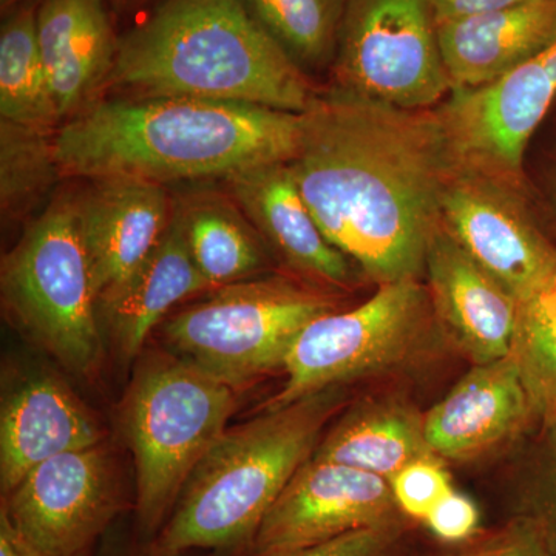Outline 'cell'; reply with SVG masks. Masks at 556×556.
Returning <instances> with one entry per match:
<instances>
[{"label": "cell", "instance_id": "cell-34", "mask_svg": "<svg viewBox=\"0 0 556 556\" xmlns=\"http://www.w3.org/2000/svg\"><path fill=\"white\" fill-rule=\"evenodd\" d=\"M0 556H46L33 546L0 508Z\"/></svg>", "mask_w": 556, "mask_h": 556}, {"label": "cell", "instance_id": "cell-30", "mask_svg": "<svg viewBox=\"0 0 556 556\" xmlns=\"http://www.w3.org/2000/svg\"><path fill=\"white\" fill-rule=\"evenodd\" d=\"M463 556H552V551L543 526L527 517L515 519Z\"/></svg>", "mask_w": 556, "mask_h": 556}, {"label": "cell", "instance_id": "cell-12", "mask_svg": "<svg viewBox=\"0 0 556 556\" xmlns=\"http://www.w3.org/2000/svg\"><path fill=\"white\" fill-rule=\"evenodd\" d=\"M518 189L457 161L439 201L444 228L517 300L556 258V249L533 225Z\"/></svg>", "mask_w": 556, "mask_h": 556}, {"label": "cell", "instance_id": "cell-35", "mask_svg": "<svg viewBox=\"0 0 556 556\" xmlns=\"http://www.w3.org/2000/svg\"><path fill=\"white\" fill-rule=\"evenodd\" d=\"M139 536V535H138ZM197 551L192 552H164L155 546V543L139 536L138 544L130 547L118 548V546H110L102 556H193Z\"/></svg>", "mask_w": 556, "mask_h": 556}, {"label": "cell", "instance_id": "cell-25", "mask_svg": "<svg viewBox=\"0 0 556 556\" xmlns=\"http://www.w3.org/2000/svg\"><path fill=\"white\" fill-rule=\"evenodd\" d=\"M306 75L331 70L348 0H239Z\"/></svg>", "mask_w": 556, "mask_h": 556}, {"label": "cell", "instance_id": "cell-15", "mask_svg": "<svg viewBox=\"0 0 556 556\" xmlns=\"http://www.w3.org/2000/svg\"><path fill=\"white\" fill-rule=\"evenodd\" d=\"M225 181L233 203L288 268L317 287H353V262L321 232L289 163L251 167Z\"/></svg>", "mask_w": 556, "mask_h": 556}, {"label": "cell", "instance_id": "cell-17", "mask_svg": "<svg viewBox=\"0 0 556 556\" xmlns=\"http://www.w3.org/2000/svg\"><path fill=\"white\" fill-rule=\"evenodd\" d=\"M36 30L62 124L100 101L121 35L109 0H40Z\"/></svg>", "mask_w": 556, "mask_h": 556}, {"label": "cell", "instance_id": "cell-33", "mask_svg": "<svg viewBox=\"0 0 556 556\" xmlns=\"http://www.w3.org/2000/svg\"><path fill=\"white\" fill-rule=\"evenodd\" d=\"M526 2H532V0H433L438 25Z\"/></svg>", "mask_w": 556, "mask_h": 556}, {"label": "cell", "instance_id": "cell-29", "mask_svg": "<svg viewBox=\"0 0 556 556\" xmlns=\"http://www.w3.org/2000/svg\"><path fill=\"white\" fill-rule=\"evenodd\" d=\"M401 525L354 530L324 543L273 556H390Z\"/></svg>", "mask_w": 556, "mask_h": 556}, {"label": "cell", "instance_id": "cell-37", "mask_svg": "<svg viewBox=\"0 0 556 556\" xmlns=\"http://www.w3.org/2000/svg\"><path fill=\"white\" fill-rule=\"evenodd\" d=\"M93 548H89V551L83 552V554L76 556H93Z\"/></svg>", "mask_w": 556, "mask_h": 556}, {"label": "cell", "instance_id": "cell-8", "mask_svg": "<svg viewBox=\"0 0 556 556\" xmlns=\"http://www.w3.org/2000/svg\"><path fill=\"white\" fill-rule=\"evenodd\" d=\"M437 332L441 328L420 278L380 285L356 308L332 311L300 332L285 361L287 382L269 408L404 367Z\"/></svg>", "mask_w": 556, "mask_h": 556}, {"label": "cell", "instance_id": "cell-6", "mask_svg": "<svg viewBox=\"0 0 556 556\" xmlns=\"http://www.w3.org/2000/svg\"><path fill=\"white\" fill-rule=\"evenodd\" d=\"M3 308L65 368L91 375L102 351L98 298L76 193H62L2 260Z\"/></svg>", "mask_w": 556, "mask_h": 556}, {"label": "cell", "instance_id": "cell-3", "mask_svg": "<svg viewBox=\"0 0 556 556\" xmlns=\"http://www.w3.org/2000/svg\"><path fill=\"white\" fill-rule=\"evenodd\" d=\"M108 90L305 113L311 76L266 35L239 0H160L123 33Z\"/></svg>", "mask_w": 556, "mask_h": 556}, {"label": "cell", "instance_id": "cell-4", "mask_svg": "<svg viewBox=\"0 0 556 556\" xmlns=\"http://www.w3.org/2000/svg\"><path fill=\"white\" fill-rule=\"evenodd\" d=\"M342 405L340 387L328 388L228 428L190 475L155 546L248 556L263 519Z\"/></svg>", "mask_w": 556, "mask_h": 556}, {"label": "cell", "instance_id": "cell-13", "mask_svg": "<svg viewBox=\"0 0 556 556\" xmlns=\"http://www.w3.org/2000/svg\"><path fill=\"white\" fill-rule=\"evenodd\" d=\"M402 515L387 479L311 457L270 507L248 556L285 554L354 530L401 525Z\"/></svg>", "mask_w": 556, "mask_h": 556}, {"label": "cell", "instance_id": "cell-18", "mask_svg": "<svg viewBox=\"0 0 556 556\" xmlns=\"http://www.w3.org/2000/svg\"><path fill=\"white\" fill-rule=\"evenodd\" d=\"M536 417L510 357L475 365L447 396L424 416L431 452L468 460L517 437Z\"/></svg>", "mask_w": 556, "mask_h": 556}, {"label": "cell", "instance_id": "cell-16", "mask_svg": "<svg viewBox=\"0 0 556 556\" xmlns=\"http://www.w3.org/2000/svg\"><path fill=\"white\" fill-rule=\"evenodd\" d=\"M76 204L97 298L144 262L175 212L163 185L131 178L93 179Z\"/></svg>", "mask_w": 556, "mask_h": 556}, {"label": "cell", "instance_id": "cell-28", "mask_svg": "<svg viewBox=\"0 0 556 556\" xmlns=\"http://www.w3.org/2000/svg\"><path fill=\"white\" fill-rule=\"evenodd\" d=\"M391 492L405 517L426 522L433 508L453 492L441 457L415 460L390 479Z\"/></svg>", "mask_w": 556, "mask_h": 556}, {"label": "cell", "instance_id": "cell-22", "mask_svg": "<svg viewBox=\"0 0 556 556\" xmlns=\"http://www.w3.org/2000/svg\"><path fill=\"white\" fill-rule=\"evenodd\" d=\"M430 456L437 455L428 445L424 416L394 399L351 408L324 434L313 455L387 481L408 464Z\"/></svg>", "mask_w": 556, "mask_h": 556}, {"label": "cell", "instance_id": "cell-36", "mask_svg": "<svg viewBox=\"0 0 556 556\" xmlns=\"http://www.w3.org/2000/svg\"><path fill=\"white\" fill-rule=\"evenodd\" d=\"M27 2V0H0V11L5 14L7 11L13 10L14 7L21 5V3Z\"/></svg>", "mask_w": 556, "mask_h": 556}, {"label": "cell", "instance_id": "cell-11", "mask_svg": "<svg viewBox=\"0 0 556 556\" xmlns=\"http://www.w3.org/2000/svg\"><path fill=\"white\" fill-rule=\"evenodd\" d=\"M556 97V38L504 78L438 105L457 161L519 186L527 142Z\"/></svg>", "mask_w": 556, "mask_h": 556}, {"label": "cell", "instance_id": "cell-14", "mask_svg": "<svg viewBox=\"0 0 556 556\" xmlns=\"http://www.w3.org/2000/svg\"><path fill=\"white\" fill-rule=\"evenodd\" d=\"M427 289L439 328L475 365L508 357L517 298L460 247L439 218L426 251Z\"/></svg>", "mask_w": 556, "mask_h": 556}, {"label": "cell", "instance_id": "cell-1", "mask_svg": "<svg viewBox=\"0 0 556 556\" xmlns=\"http://www.w3.org/2000/svg\"><path fill=\"white\" fill-rule=\"evenodd\" d=\"M332 247L379 285L426 273L428 239L457 159L437 109H401L332 89L303 113L288 161Z\"/></svg>", "mask_w": 556, "mask_h": 556}, {"label": "cell", "instance_id": "cell-10", "mask_svg": "<svg viewBox=\"0 0 556 556\" xmlns=\"http://www.w3.org/2000/svg\"><path fill=\"white\" fill-rule=\"evenodd\" d=\"M0 508L43 555L76 556L109 532L124 500L108 450L98 444L39 464Z\"/></svg>", "mask_w": 556, "mask_h": 556}, {"label": "cell", "instance_id": "cell-23", "mask_svg": "<svg viewBox=\"0 0 556 556\" xmlns=\"http://www.w3.org/2000/svg\"><path fill=\"white\" fill-rule=\"evenodd\" d=\"M40 0L2 14L0 25V118L56 131L62 126L40 56L36 17Z\"/></svg>", "mask_w": 556, "mask_h": 556}, {"label": "cell", "instance_id": "cell-24", "mask_svg": "<svg viewBox=\"0 0 556 556\" xmlns=\"http://www.w3.org/2000/svg\"><path fill=\"white\" fill-rule=\"evenodd\" d=\"M178 208L190 254L212 289L248 280L268 266L262 237L236 203L203 200Z\"/></svg>", "mask_w": 556, "mask_h": 556}, {"label": "cell", "instance_id": "cell-27", "mask_svg": "<svg viewBox=\"0 0 556 556\" xmlns=\"http://www.w3.org/2000/svg\"><path fill=\"white\" fill-rule=\"evenodd\" d=\"M54 134L0 119V208L3 219L13 222L27 217L62 178Z\"/></svg>", "mask_w": 556, "mask_h": 556}, {"label": "cell", "instance_id": "cell-21", "mask_svg": "<svg viewBox=\"0 0 556 556\" xmlns=\"http://www.w3.org/2000/svg\"><path fill=\"white\" fill-rule=\"evenodd\" d=\"M556 38V0H532L439 25L442 60L453 90L504 78Z\"/></svg>", "mask_w": 556, "mask_h": 556}, {"label": "cell", "instance_id": "cell-19", "mask_svg": "<svg viewBox=\"0 0 556 556\" xmlns=\"http://www.w3.org/2000/svg\"><path fill=\"white\" fill-rule=\"evenodd\" d=\"M97 420L61 379L33 375L3 397L0 412V486L13 492L51 457L101 444Z\"/></svg>", "mask_w": 556, "mask_h": 556}, {"label": "cell", "instance_id": "cell-5", "mask_svg": "<svg viewBox=\"0 0 556 556\" xmlns=\"http://www.w3.org/2000/svg\"><path fill=\"white\" fill-rule=\"evenodd\" d=\"M237 388L185 358H153L137 372L123 427L137 467L138 535L155 540L200 460L228 430Z\"/></svg>", "mask_w": 556, "mask_h": 556}, {"label": "cell", "instance_id": "cell-20", "mask_svg": "<svg viewBox=\"0 0 556 556\" xmlns=\"http://www.w3.org/2000/svg\"><path fill=\"white\" fill-rule=\"evenodd\" d=\"M207 291L214 289L193 262L175 207L169 228L144 262L98 298V316L121 356L130 361L175 305Z\"/></svg>", "mask_w": 556, "mask_h": 556}, {"label": "cell", "instance_id": "cell-38", "mask_svg": "<svg viewBox=\"0 0 556 556\" xmlns=\"http://www.w3.org/2000/svg\"><path fill=\"white\" fill-rule=\"evenodd\" d=\"M110 2V0H109ZM115 2H121V3H134V2H138V0H115Z\"/></svg>", "mask_w": 556, "mask_h": 556}, {"label": "cell", "instance_id": "cell-26", "mask_svg": "<svg viewBox=\"0 0 556 556\" xmlns=\"http://www.w3.org/2000/svg\"><path fill=\"white\" fill-rule=\"evenodd\" d=\"M508 357L519 376L536 417L556 420V258L535 287L517 300L514 338Z\"/></svg>", "mask_w": 556, "mask_h": 556}, {"label": "cell", "instance_id": "cell-32", "mask_svg": "<svg viewBox=\"0 0 556 556\" xmlns=\"http://www.w3.org/2000/svg\"><path fill=\"white\" fill-rule=\"evenodd\" d=\"M426 522L439 540L457 543L477 532L479 511L473 501L453 490L433 508Z\"/></svg>", "mask_w": 556, "mask_h": 556}, {"label": "cell", "instance_id": "cell-31", "mask_svg": "<svg viewBox=\"0 0 556 556\" xmlns=\"http://www.w3.org/2000/svg\"><path fill=\"white\" fill-rule=\"evenodd\" d=\"M543 447L533 471V497L538 519L546 533L552 554L556 551V420L546 424Z\"/></svg>", "mask_w": 556, "mask_h": 556}, {"label": "cell", "instance_id": "cell-2", "mask_svg": "<svg viewBox=\"0 0 556 556\" xmlns=\"http://www.w3.org/2000/svg\"><path fill=\"white\" fill-rule=\"evenodd\" d=\"M303 113L182 97L101 98L54 134L62 178L226 179L298 153Z\"/></svg>", "mask_w": 556, "mask_h": 556}, {"label": "cell", "instance_id": "cell-7", "mask_svg": "<svg viewBox=\"0 0 556 556\" xmlns=\"http://www.w3.org/2000/svg\"><path fill=\"white\" fill-rule=\"evenodd\" d=\"M332 311L338 302L317 285L248 278L178 311L161 332L175 356L239 390L283 368L300 332Z\"/></svg>", "mask_w": 556, "mask_h": 556}, {"label": "cell", "instance_id": "cell-9", "mask_svg": "<svg viewBox=\"0 0 556 556\" xmlns=\"http://www.w3.org/2000/svg\"><path fill=\"white\" fill-rule=\"evenodd\" d=\"M334 89L401 109L452 93L433 0H348L331 67Z\"/></svg>", "mask_w": 556, "mask_h": 556}]
</instances>
